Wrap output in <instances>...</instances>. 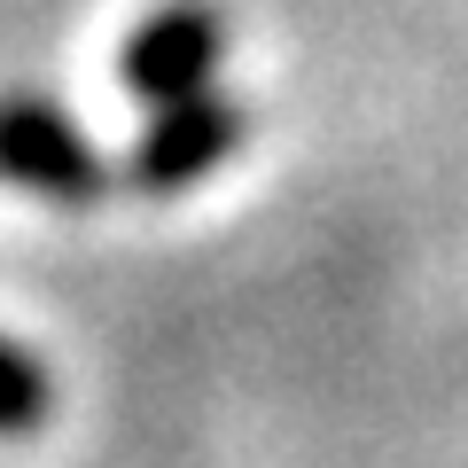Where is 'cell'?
Returning a JSON list of instances; mask_svg holds the SVG:
<instances>
[{
	"label": "cell",
	"mask_w": 468,
	"mask_h": 468,
	"mask_svg": "<svg viewBox=\"0 0 468 468\" xmlns=\"http://www.w3.org/2000/svg\"><path fill=\"white\" fill-rule=\"evenodd\" d=\"M218 55H227V24H218L211 8H196V0H172V8H156V16L125 39L117 70H125V86H133L149 110H165V101H187V94L211 86Z\"/></svg>",
	"instance_id": "obj_3"
},
{
	"label": "cell",
	"mask_w": 468,
	"mask_h": 468,
	"mask_svg": "<svg viewBox=\"0 0 468 468\" xmlns=\"http://www.w3.org/2000/svg\"><path fill=\"white\" fill-rule=\"evenodd\" d=\"M234 149H242V110L227 94H187L149 110L133 156H125V180L149 196H172V187H196L203 172H218Z\"/></svg>",
	"instance_id": "obj_2"
},
{
	"label": "cell",
	"mask_w": 468,
	"mask_h": 468,
	"mask_svg": "<svg viewBox=\"0 0 468 468\" xmlns=\"http://www.w3.org/2000/svg\"><path fill=\"white\" fill-rule=\"evenodd\" d=\"M0 180L32 187L48 203H94L110 187V165L94 156V141L63 110H48L32 94H8L0 101Z\"/></svg>",
	"instance_id": "obj_1"
},
{
	"label": "cell",
	"mask_w": 468,
	"mask_h": 468,
	"mask_svg": "<svg viewBox=\"0 0 468 468\" xmlns=\"http://www.w3.org/2000/svg\"><path fill=\"white\" fill-rule=\"evenodd\" d=\"M48 406H55L48 367H39L24 344L0 335V437H32L39 421H48Z\"/></svg>",
	"instance_id": "obj_4"
}]
</instances>
